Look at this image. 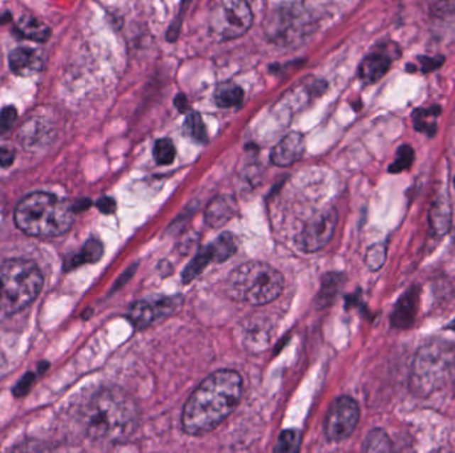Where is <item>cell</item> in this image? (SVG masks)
I'll use <instances>...</instances> for the list:
<instances>
[{"instance_id":"cell-12","label":"cell","mask_w":455,"mask_h":453,"mask_svg":"<svg viewBox=\"0 0 455 453\" xmlns=\"http://www.w3.org/2000/svg\"><path fill=\"white\" fill-rule=\"evenodd\" d=\"M420 290L417 286L410 287L403 294L392 313V325L395 328H409L413 326L418 310Z\"/></svg>"},{"instance_id":"cell-29","label":"cell","mask_w":455,"mask_h":453,"mask_svg":"<svg viewBox=\"0 0 455 453\" xmlns=\"http://www.w3.org/2000/svg\"><path fill=\"white\" fill-rule=\"evenodd\" d=\"M18 118L15 106H4L0 112V136H6L10 132Z\"/></svg>"},{"instance_id":"cell-33","label":"cell","mask_w":455,"mask_h":453,"mask_svg":"<svg viewBox=\"0 0 455 453\" xmlns=\"http://www.w3.org/2000/svg\"><path fill=\"white\" fill-rule=\"evenodd\" d=\"M175 104L176 106L180 109L181 112H184L187 109V106H188V101H187V97L185 96H177V99L175 100Z\"/></svg>"},{"instance_id":"cell-37","label":"cell","mask_w":455,"mask_h":453,"mask_svg":"<svg viewBox=\"0 0 455 453\" xmlns=\"http://www.w3.org/2000/svg\"><path fill=\"white\" fill-rule=\"evenodd\" d=\"M454 186H455V179H454Z\"/></svg>"},{"instance_id":"cell-31","label":"cell","mask_w":455,"mask_h":453,"mask_svg":"<svg viewBox=\"0 0 455 453\" xmlns=\"http://www.w3.org/2000/svg\"><path fill=\"white\" fill-rule=\"evenodd\" d=\"M97 208L99 211H103V213H112L116 209V202L112 200V198H108V197H104V198H100L97 201Z\"/></svg>"},{"instance_id":"cell-18","label":"cell","mask_w":455,"mask_h":453,"mask_svg":"<svg viewBox=\"0 0 455 453\" xmlns=\"http://www.w3.org/2000/svg\"><path fill=\"white\" fill-rule=\"evenodd\" d=\"M216 104L221 108H236L243 104V91L241 86L226 82L219 85L214 91Z\"/></svg>"},{"instance_id":"cell-11","label":"cell","mask_w":455,"mask_h":453,"mask_svg":"<svg viewBox=\"0 0 455 453\" xmlns=\"http://www.w3.org/2000/svg\"><path fill=\"white\" fill-rule=\"evenodd\" d=\"M305 149H307L305 138L301 133L293 132V133H289L275 145L272 150L270 160L277 167L286 168L300 161L305 153Z\"/></svg>"},{"instance_id":"cell-4","label":"cell","mask_w":455,"mask_h":453,"mask_svg":"<svg viewBox=\"0 0 455 453\" xmlns=\"http://www.w3.org/2000/svg\"><path fill=\"white\" fill-rule=\"evenodd\" d=\"M454 369V343L444 339H432L414 357L410 390L417 396H429L445 386Z\"/></svg>"},{"instance_id":"cell-9","label":"cell","mask_w":455,"mask_h":453,"mask_svg":"<svg viewBox=\"0 0 455 453\" xmlns=\"http://www.w3.org/2000/svg\"><path fill=\"white\" fill-rule=\"evenodd\" d=\"M360 408L349 396H341L331 403L325 419V435L330 442H342L356 430Z\"/></svg>"},{"instance_id":"cell-5","label":"cell","mask_w":455,"mask_h":453,"mask_svg":"<svg viewBox=\"0 0 455 453\" xmlns=\"http://www.w3.org/2000/svg\"><path fill=\"white\" fill-rule=\"evenodd\" d=\"M42 286V272L31 261L10 259L0 264V320L31 305Z\"/></svg>"},{"instance_id":"cell-32","label":"cell","mask_w":455,"mask_h":453,"mask_svg":"<svg viewBox=\"0 0 455 453\" xmlns=\"http://www.w3.org/2000/svg\"><path fill=\"white\" fill-rule=\"evenodd\" d=\"M455 7V0H437L435 9L441 11H450Z\"/></svg>"},{"instance_id":"cell-21","label":"cell","mask_w":455,"mask_h":453,"mask_svg":"<svg viewBox=\"0 0 455 453\" xmlns=\"http://www.w3.org/2000/svg\"><path fill=\"white\" fill-rule=\"evenodd\" d=\"M211 261H212V253H211L209 246H207L200 250L197 255L192 259L191 264L185 267V270L182 273V281L185 284H190L197 275L202 274V270L208 266Z\"/></svg>"},{"instance_id":"cell-10","label":"cell","mask_w":455,"mask_h":453,"mask_svg":"<svg viewBox=\"0 0 455 453\" xmlns=\"http://www.w3.org/2000/svg\"><path fill=\"white\" fill-rule=\"evenodd\" d=\"M176 298H165L161 301H143L131 307L128 316L136 326H149L159 318L170 314L176 308Z\"/></svg>"},{"instance_id":"cell-35","label":"cell","mask_w":455,"mask_h":453,"mask_svg":"<svg viewBox=\"0 0 455 453\" xmlns=\"http://www.w3.org/2000/svg\"><path fill=\"white\" fill-rule=\"evenodd\" d=\"M447 328H449V330H451V331H455V319L451 322V323H450V325H449V326H447Z\"/></svg>"},{"instance_id":"cell-36","label":"cell","mask_w":455,"mask_h":453,"mask_svg":"<svg viewBox=\"0 0 455 453\" xmlns=\"http://www.w3.org/2000/svg\"><path fill=\"white\" fill-rule=\"evenodd\" d=\"M185 1H187V3H190L191 0H182V4H185Z\"/></svg>"},{"instance_id":"cell-13","label":"cell","mask_w":455,"mask_h":453,"mask_svg":"<svg viewBox=\"0 0 455 453\" xmlns=\"http://www.w3.org/2000/svg\"><path fill=\"white\" fill-rule=\"evenodd\" d=\"M11 71L21 77H28L42 69V57L38 51L31 48L19 47L10 53Z\"/></svg>"},{"instance_id":"cell-3","label":"cell","mask_w":455,"mask_h":453,"mask_svg":"<svg viewBox=\"0 0 455 453\" xmlns=\"http://www.w3.org/2000/svg\"><path fill=\"white\" fill-rule=\"evenodd\" d=\"M74 206L50 193L35 191L15 209V223L31 237L53 238L68 232L74 223Z\"/></svg>"},{"instance_id":"cell-34","label":"cell","mask_w":455,"mask_h":453,"mask_svg":"<svg viewBox=\"0 0 455 453\" xmlns=\"http://www.w3.org/2000/svg\"><path fill=\"white\" fill-rule=\"evenodd\" d=\"M4 366H6V359H4V355H3V352L0 351V371L4 369Z\"/></svg>"},{"instance_id":"cell-1","label":"cell","mask_w":455,"mask_h":453,"mask_svg":"<svg viewBox=\"0 0 455 453\" xmlns=\"http://www.w3.org/2000/svg\"><path fill=\"white\" fill-rule=\"evenodd\" d=\"M243 392L241 376L231 369L213 372L193 391L182 410V428L192 436L211 432L234 411Z\"/></svg>"},{"instance_id":"cell-8","label":"cell","mask_w":455,"mask_h":453,"mask_svg":"<svg viewBox=\"0 0 455 453\" xmlns=\"http://www.w3.org/2000/svg\"><path fill=\"white\" fill-rule=\"evenodd\" d=\"M337 221L339 216L334 208L317 211L298 234L296 240L298 247L307 253H314L325 247L334 234Z\"/></svg>"},{"instance_id":"cell-26","label":"cell","mask_w":455,"mask_h":453,"mask_svg":"<svg viewBox=\"0 0 455 453\" xmlns=\"http://www.w3.org/2000/svg\"><path fill=\"white\" fill-rule=\"evenodd\" d=\"M300 433L296 430H286L280 435L277 444H275V452H296L300 448Z\"/></svg>"},{"instance_id":"cell-20","label":"cell","mask_w":455,"mask_h":453,"mask_svg":"<svg viewBox=\"0 0 455 453\" xmlns=\"http://www.w3.org/2000/svg\"><path fill=\"white\" fill-rule=\"evenodd\" d=\"M102 257H103L102 242L97 240H89L88 242L85 243L82 252L74 257L72 261H70V266L67 269H75L79 264H88V262L94 264V262H97Z\"/></svg>"},{"instance_id":"cell-23","label":"cell","mask_w":455,"mask_h":453,"mask_svg":"<svg viewBox=\"0 0 455 453\" xmlns=\"http://www.w3.org/2000/svg\"><path fill=\"white\" fill-rule=\"evenodd\" d=\"M432 225L434 230L439 234H445L449 232L451 225V211L449 203L437 202L432 211Z\"/></svg>"},{"instance_id":"cell-15","label":"cell","mask_w":455,"mask_h":453,"mask_svg":"<svg viewBox=\"0 0 455 453\" xmlns=\"http://www.w3.org/2000/svg\"><path fill=\"white\" fill-rule=\"evenodd\" d=\"M392 57L386 53H371L361 63L358 74L360 79L366 84H373L382 79L389 71Z\"/></svg>"},{"instance_id":"cell-25","label":"cell","mask_w":455,"mask_h":453,"mask_svg":"<svg viewBox=\"0 0 455 453\" xmlns=\"http://www.w3.org/2000/svg\"><path fill=\"white\" fill-rule=\"evenodd\" d=\"M153 156L160 165H170L176 157V149L170 138H160L155 144Z\"/></svg>"},{"instance_id":"cell-17","label":"cell","mask_w":455,"mask_h":453,"mask_svg":"<svg viewBox=\"0 0 455 453\" xmlns=\"http://www.w3.org/2000/svg\"><path fill=\"white\" fill-rule=\"evenodd\" d=\"M15 32L24 39L33 42H47L51 38V30L47 24L32 16H23L15 27Z\"/></svg>"},{"instance_id":"cell-28","label":"cell","mask_w":455,"mask_h":453,"mask_svg":"<svg viewBox=\"0 0 455 453\" xmlns=\"http://www.w3.org/2000/svg\"><path fill=\"white\" fill-rule=\"evenodd\" d=\"M414 160V150L409 145L401 147L398 150V155L395 161L393 162L389 168L390 173H400L402 170L410 168Z\"/></svg>"},{"instance_id":"cell-19","label":"cell","mask_w":455,"mask_h":453,"mask_svg":"<svg viewBox=\"0 0 455 453\" xmlns=\"http://www.w3.org/2000/svg\"><path fill=\"white\" fill-rule=\"evenodd\" d=\"M212 261L224 262L237 252V238L232 233H223L212 245H209Z\"/></svg>"},{"instance_id":"cell-22","label":"cell","mask_w":455,"mask_h":453,"mask_svg":"<svg viewBox=\"0 0 455 453\" xmlns=\"http://www.w3.org/2000/svg\"><path fill=\"white\" fill-rule=\"evenodd\" d=\"M362 449L365 452H390L392 442L383 430H373L366 436Z\"/></svg>"},{"instance_id":"cell-27","label":"cell","mask_w":455,"mask_h":453,"mask_svg":"<svg viewBox=\"0 0 455 453\" xmlns=\"http://www.w3.org/2000/svg\"><path fill=\"white\" fill-rule=\"evenodd\" d=\"M386 259V246L383 243H375L371 247H369L366 253V264L371 269V272L380 270Z\"/></svg>"},{"instance_id":"cell-16","label":"cell","mask_w":455,"mask_h":453,"mask_svg":"<svg viewBox=\"0 0 455 453\" xmlns=\"http://www.w3.org/2000/svg\"><path fill=\"white\" fill-rule=\"evenodd\" d=\"M51 138V129L43 121L30 120L27 121L19 132V142L28 150L40 148L44 142H48Z\"/></svg>"},{"instance_id":"cell-6","label":"cell","mask_w":455,"mask_h":453,"mask_svg":"<svg viewBox=\"0 0 455 453\" xmlns=\"http://www.w3.org/2000/svg\"><path fill=\"white\" fill-rule=\"evenodd\" d=\"M284 289V278L275 267L264 262H246L234 269L228 278V294L249 305L273 302Z\"/></svg>"},{"instance_id":"cell-24","label":"cell","mask_w":455,"mask_h":453,"mask_svg":"<svg viewBox=\"0 0 455 453\" xmlns=\"http://www.w3.org/2000/svg\"><path fill=\"white\" fill-rule=\"evenodd\" d=\"M184 130H185V133L188 136H191L197 142H207L208 141L207 129H205V125L202 123V116L199 113H196V112H192L185 118Z\"/></svg>"},{"instance_id":"cell-14","label":"cell","mask_w":455,"mask_h":453,"mask_svg":"<svg viewBox=\"0 0 455 453\" xmlns=\"http://www.w3.org/2000/svg\"><path fill=\"white\" fill-rule=\"evenodd\" d=\"M237 202L231 196L216 197L205 211V222L211 228H221L237 214Z\"/></svg>"},{"instance_id":"cell-7","label":"cell","mask_w":455,"mask_h":453,"mask_svg":"<svg viewBox=\"0 0 455 453\" xmlns=\"http://www.w3.org/2000/svg\"><path fill=\"white\" fill-rule=\"evenodd\" d=\"M253 24V12L246 0H216L209 27L221 40H232L243 36Z\"/></svg>"},{"instance_id":"cell-2","label":"cell","mask_w":455,"mask_h":453,"mask_svg":"<svg viewBox=\"0 0 455 453\" xmlns=\"http://www.w3.org/2000/svg\"><path fill=\"white\" fill-rule=\"evenodd\" d=\"M79 423L89 440L120 443L138 430V410L124 391L106 387L85 401L79 412Z\"/></svg>"},{"instance_id":"cell-30","label":"cell","mask_w":455,"mask_h":453,"mask_svg":"<svg viewBox=\"0 0 455 453\" xmlns=\"http://www.w3.org/2000/svg\"><path fill=\"white\" fill-rule=\"evenodd\" d=\"M15 160V152L10 148H0V168H9Z\"/></svg>"}]
</instances>
